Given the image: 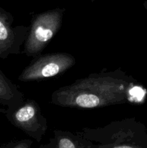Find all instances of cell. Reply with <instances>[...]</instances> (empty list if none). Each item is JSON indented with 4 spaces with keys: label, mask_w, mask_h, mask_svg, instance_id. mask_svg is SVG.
<instances>
[{
    "label": "cell",
    "mask_w": 147,
    "mask_h": 148,
    "mask_svg": "<svg viewBox=\"0 0 147 148\" xmlns=\"http://www.w3.org/2000/svg\"><path fill=\"white\" fill-rule=\"evenodd\" d=\"M24 101V93L0 69V105L12 109Z\"/></svg>",
    "instance_id": "52a82bcc"
},
{
    "label": "cell",
    "mask_w": 147,
    "mask_h": 148,
    "mask_svg": "<svg viewBox=\"0 0 147 148\" xmlns=\"http://www.w3.org/2000/svg\"><path fill=\"white\" fill-rule=\"evenodd\" d=\"M39 148H55V142L54 139L51 138L48 143L45 145H41Z\"/></svg>",
    "instance_id": "30bf717a"
},
{
    "label": "cell",
    "mask_w": 147,
    "mask_h": 148,
    "mask_svg": "<svg viewBox=\"0 0 147 148\" xmlns=\"http://www.w3.org/2000/svg\"><path fill=\"white\" fill-rule=\"evenodd\" d=\"M76 63L74 56L68 53H51L40 54L34 57L27 65L18 79L22 82L41 81L62 75Z\"/></svg>",
    "instance_id": "5b68a950"
},
{
    "label": "cell",
    "mask_w": 147,
    "mask_h": 148,
    "mask_svg": "<svg viewBox=\"0 0 147 148\" xmlns=\"http://www.w3.org/2000/svg\"><path fill=\"white\" fill-rule=\"evenodd\" d=\"M33 141L31 139L12 140L9 143L2 145L0 148H31Z\"/></svg>",
    "instance_id": "9c48e42d"
},
{
    "label": "cell",
    "mask_w": 147,
    "mask_h": 148,
    "mask_svg": "<svg viewBox=\"0 0 147 148\" xmlns=\"http://www.w3.org/2000/svg\"><path fill=\"white\" fill-rule=\"evenodd\" d=\"M64 9H55L34 16L29 27L22 53L35 57L42 51L60 30L63 23Z\"/></svg>",
    "instance_id": "3957f363"
},
{
    "label": "cell",
    "mask_w": 147,
    "mask_h": 148,
    "mask_svg": "<svg viewBox=\"0 0 147 148\" xmlns=\"http://www.w3.org/2000/svg\"><path fill=\"white\" fill-rule=\"evenodd\" d=\"M55 148H91V141L85 138L79 132L56 130L53 131Z\"/></svg>",
    "instance_id": "ba28073f"
},
{
    "label": "cell",
    "mask_w": 147,
    "mask_h": 148,
    "mask_svg": "<svg viewBox=\"0 0 147 148\" xmlns=\"http://www.w3.org/2000/svg\"><path fill=\"white\" fill-rule=\"evenodd\" d=\"M144 7H145L146 10H147V1H145V3H144Z\"/></svg>",
    "instance_id": "8fae6325"
},
{
    "label": "cell",
    "mask_w": 147,
    "mask_h": 148,
    "mask_svg": "<svg viewBox=\"0 0 147 148\" xmlns=\"http://www.w3.org/2000/svg\"><path fill=\"white\" fill-rule=\"evenodd\" d=\"M14 127L37 143H40L48 130L47 119L43 115L40 106L29 98L12 109H0Z\"/></svg>",
    "instance_id": "277c9868"
},
{
    "label": "cell",
    "mask_w": 147,
    "mask_h": 148,
    "mask_svg": "<svg viewBox=\"0 0 147 148\" xmlns=\"http://www.w3.org/2000/svg\"><path fill=\"white\" fill-rule=\"evenodd\" d=\"M91 141V148H147V130L135 119L112 121L103 127L79 132Z\"/></svg>",
    "instance_id": "7a4b0ae2"
},
{
    "label": "cell",
    "mask_w": 147,
    "mask_h": 148,
    "mask_svg": "<svg viewBox=\"0 0 147 148\" xmlns=\"http://www.w3.org/2000/svg\"><path fill=\"white\" fill-rule=\"evenodd\" d=\"M135 85L122 69L90 74L52 93L50 103L63 108L93 109L127 103Z\"/></svg>",
    "instance_id": "6da1fadb"
},
{
    "label": "cell",
    "mask_w": 147,
    "mask_h": 148,
    "mask_svg": "<svg viewBox=\"0 0 147 148\" xmlns=\"http://www.w3.org/2000/svg\"><path fill=\"white\" fill-rule=\"evenodd\" d=\"M13 16L0 7V59L22 53L21 46L25 41L29 27L13 26Z\"/></svg>",
    "instance_id": "8992f818"
}]
</instances>
